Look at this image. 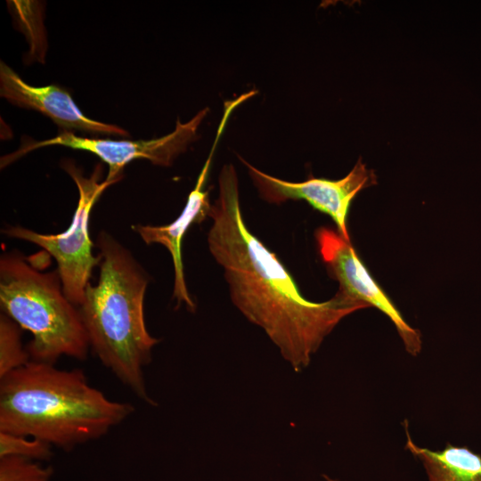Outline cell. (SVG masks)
I'll list each match as a JSON object with an SVG mask.
<instances>
[{"label":"cell","instance_id":"obj_8","mask_svg":"<svg viewBox=\"0 0 481 481\" xmlns=\"http://www.w3.org/2000/svg\"><path fill=\"white\" fill-rule=\"evenodd\" d=\"M318 249L330 275L339 284L338 293L385 314L394 323L406 351L418 355L420 332L411 327L385 291L373 280L351 244L338 232L320 227L315 232Z\"/></svg>","mask_w":481,"mask_h":481},{"label":"cell","instance_id":"obj_10","mask_svg":"<svg viewBox=\"0 0 481 481\" xmlns=\"http://www.w3.org/2000/svg\"><path fill=\"white\" fill-rule=\"evenodd\" d=\"M0 95L13 105L44 114L63 131L80 130L93 135H129L120 126L85 116L67 90L56 85L40 87L30 86L3 61L0 63Z\"/></svg>","mask_w":481,"mask_h":481},{"label":"cell","instance_id":"obj_6","mask_svg":"<svg viewBox=\"0 0 481 481\" xmlns=\"http://www.w3.org/2000/svg\"><path fill=\"white\" fill-rule=\"evenodd\" d=\"M207 113L208 109L202 110L186 123H181L177 118L175 128L172 133L151 140L115 141L86 138L63 131L51 139L24 143L18 151L1 159V167H5L33 150L61 145L87 151L96 155L109 168L104 180L115 183L123 177L124 167L135 159H146L155 165L170 166L175 159L185 151L188 145L195 140L198 128Z\"/></svg>","mask_w":481,"mask_h":481},{"label":"cell","instance_id":"obj_15","mask_svg":"<svg viewBox=\"0 0 481 481\" xmlns=\"http://www.w3.org/2000/svg\"><path fill=\"white\" fill-rule=\"evenodd\" d=\"M324 477H325V479H326L327 481H338V480L330 478L329 477H326V476H325Z\"/></svg>","mask_w":481,"mask_h":481},{"label":"cell","instance_id":"obj_14","mask_svg":"<svg viewBox=\"0 0 481 481\" xmlns=\"http://www.w3.org/2000/svg\"><path fill=\"white\" fill-rule=\"evenodd\" d=\"M52 467H43L36 461L19 457H0V481H50Z\"/></svg>","mask_w":481,"mask_h":481},{"label":"cell","instance_id":"obj_11","mask_svg":"<svg viewBox=\"0 0 481 481\" xmlns=\"http://www.w3.org/2000/svg\"><path fill=\"white\" fill-rule=\"evenodd\" d=\"M407 441L405 448L418 458L428 481H481V456L467 447L447 444L433 451L420 447L410 436L408 422L404 420Z\"/></svg>","mask_w":481,"mask_h":481},{"label":"cell","instance_id":"obj_3","mask_svg":"<svg viewBox=\"0 0 481 481\" xmlns=\"http://www.w3.org/2000/svg\"><path fill=\"white\" fill-rule=\"evenodd\" d=\"M100 275L89 283L78 307L90 347L101 363L138 399L156 405L150 396L143 369L159 339L144 318L149 277L130 251L105 231L97 238Z\"/></svg>","mask_w":481,"mask_h":481},{"label":"cell","instance_id":"obj_13","mask_svg":"<svg viewBox=\"0 0 481 481\" xmlns=\"http://www.w3.org/2000/svg\"><path fill=\"white\" fill-rule=\"evenodd\" d=\"M53 446L42 440L0 431V457L19 456L33 461H48Z\"/></svg>","mask_w":481,"mask_h":481},{"label":"cell","instance_id":"obj_9","mask_svg":"<svg viewBox=\"0 0 481 481\" xmlns=\"http://www.w3.org/2000/svg\"><path fill=\"white\" fill-rule=\"evenodd\" d=\"M230 114L224 112L211 151L198 176L196 184L187 198L186 204L179 216L166 225L133 224L131 228L142 238L146 244L158 243L163 245L170 253L174 265L173 298L177 305L184 304L187 310L194 312L196 305L192 300L184 278L182 258L183 239L193 224H200L208 217L212 204L209 201V192L205 190V184L210 170L216 144L224 131Z\"/></svg>","mask_w":481,"mask_h":481},{"label":"cell","instance_id":"obj_2","mask_svg":"<svg viewBox=\"0 0 481 481\" xmlns=\"http://www.w3.org/2000/svg\"><path fill=\"white\" fill-rule=\"evenodd\" d=\"M134 412L91 386L81 369L30 361L0 379V431L66 451L102 437Z\"/></svg>","mask_w":481,"mask_h":481},{"label":"cell","instance_id":"obj_1","mask_svg":"<svg viewBox=\"0 0 481 481\" xmlns=\"http://www.w3.org/2000/svg\"><path fill=\"white\" fill-rule=\"evenodd\" d=\"M218 187L208 216V249L224 270L233 305L299 371L344 317L369 306L338 292L325 302L307 300L277 256L246 225L232 164L222 167Z\"/></svg>","mask_w":481,"mask_h":481},{"label":"cell","instance_id":"obj_5","mask_svg":"<svg viewBox=\"0 0 481 481\" xmlns=\"http://www.w3.org/2000/svg\"><path fill=\"white\" fill-rule=\"evenodd\" d=\"M78 191V202L69 227L58 234H42L22 226H7L3 233L8 237L34 243L55 259L62 289L67 298L79 307L84 300L86 286L100 256L93 255V242L89 233L90 214L102 193L114 183L103 180L102 166L96 164L89 177L71 159L61 162Z\"/></svg>","mask_w":481,"mask_h":481},{"label":"cell","instance_id":"obj_7","mask_svg":"<svg viewBox=\"0 0 481 481\" xmlns=\"http://www.w3.org/2000/svg\"><path fill=\"white\" fill-rule=\"evenodd\" d=\"M246 166L259 196L271 204H281L289 200H304L314 208L328 215L336 224L338 232L348 241L347 216L352 200L363 189L377 183L372 169L359 159L343 178L330 180L309 175L304 182L293 183L253 167L239 157Z\"/></svg>","mask_w":481,"mask_h":481},{"label":"cell","instance_id":"obj_4","mask_svg":"<svg viewBox=\"0 0 481 481\" xmlns=\"http://www.w3.org/2000/svg\"><path fill=\"white\" fill-rule=\"evenodd\" d=\"M0 307L32 335L31 361L53 363L61 356L85 360L90 347L77 306L65 296L58 270L43 273L20 252L0 258Z\"/></svg>","mask_w":481,"mask_h":481},{"label":"cell","instance_id":"obj_12","mask_svg":"<svg viewBox=\"0 0 481 481\" xmlns=\"http://www.w3.org/2000/svg\"><path fill=\"white\" fill-rule=\"evenodd\" d=\"M21 328L8 315L0 314V379L31 361L22 346Z\"/></svg>","mask_w":481,"mask_h":481}]
</instances>
